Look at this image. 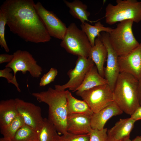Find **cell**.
Listing matches in <instances>:
<instances>
[{"label":"cell","mask_w":141,"mask_h":141,"mask_svg":"<svg viewBox=\"0 0 141 141\" xmlns=\"http://www.w3.org/2000/svg\"><path fill=\"white\" fill-rule=\"evenodd\" d=\"M80 26L81 30L86 34L92 47L94 45L95 39L101 32H104L109 33L113 29L111 28L104 26L100 21L95 23L94 26L86 22L81 24Z\"/></svg>","instance_id":"22"},{"label":"cell","mask_w":141,"mask_h":141,"mask_svg":"<svg viewBox=\"0 0 141 141\" xmlns=\"http://www.w3.org/2000/svg\"><path fill=\"white\" fill-rule=\"evenodd\" d=\"M33 0H6L0 7L10 31L26 42L45 43L51 38Z\"/></svg>","instance_id":"1"},{"label":"cell","mask_w":141,"mask_h":141,"mask_svg":"<svg viewBox=\"0 0 141 141\" xmlns=\"http://www.w3.org/2000/svg\"><path fill=\"white\" fill-rule=\"evenodd\" d=\"M133 22L131 20L120 22L109 33L110 43L118 57L128 54L139 44L133 33Z\"/></svg>","instance_id":"5"},{"label":"cell","mask_w":141,"mask_h":141,"mask_svg":"<svg viewBox=\"0 0 141 141\" xmlns=\"http://www.w3.org/2000/svg\"><path fill=\"white\" fill-rule=\"evenodd\" d=\"M7 24V20L4 13L0 9V45L2 48H3L7 52L10 51L7 44L5 38V30Z\"/></svg>","instance_id":"26"},{"label":"cell","mask_w":141,"mask_h":141,"mask_svg":"<svg viewBox=\"0 0 141 141\" xmlns=\"http://www.w3.org/2000/svg\"><path fill=\"white\" fill-rule=\"evenodd\" d=\"M132 141H141V136H137Z\"/></svg>","instance_id":"36"},{"label":"cell","mask_w":141,"mask_h":141,"mask_svg":"<svg viewBox=\"0 0 141 141\" xmlns=\"http://www.w3.org/2000/svg\"><path fill=\"white\" fill-rule=\"evenodd\" d=\"M107 131V128L101 130L92 129L89 134V141H108Z\"/></svg>","instance_id":"27"},{"label":"cell","mask_w":141,"mask_h":141,"mask_svg":"<svg viewBox=\"0 0 141 141\" xmlns=\"http://www.w3.org/2000/svg\"><path fill=\"white\" fill-rule=\"evenodd\" d=\"M107 56V50L101 40L100 34L95 39L94 45L91 49L88 57L92 61L99 74L103 78L104 65Z\"/></svg>","instance_id":"17"},{"label":"cell","mask_w":141,"mask_h":141,"mask_svg":"<svg viewBox=\"0 0 141 141\" xmlns=\"http://www.w3.org/2000/svg\"><path fill=\"white\" fill-rule=\"evenodd\" d=\"M64 2L69 8L70 14L75 18L79 20L81 24L86 21L91 23L93 22L88 19L90 13L87 10L86 5L79 0H75L72 2L64 0Z\"/></svg>","instance_id":"21"},{"label":"cell","mask_w":141,"mask_h":141,"mask_svg":"<svg viewBox=\"0 0 141 141\" xmlns=\"http://www.w3.org/2000/svg\"><path fill=\"white\" fill-rule=\"evenodd\" d=\"M91 116L80 114L68 115L67 130L71 134H89L92 130L91 125Z\"/></svg>","instance_id":"14"},{"label":"cell","mask_w":141,"mask_h":141,"mask_svg":"<svg viewBox=\"0 0 141 141\" xmlns=\"http://www.w3.org/2000/svg\"><path fill=\"white\" fill-rule=\"evenodd\" d=\"M66 96L68 115L80 114L90 116L93 115V112L84 100L75 98L68 90H66Z\"/></svg>","instance_id":"20"},{"label":"cell","mask_w":141,"mask_h":141,"mask_svg":"<svg viewBox=\"0 0 141 141\" xmlns=\"http://www.w3.org/2000/svg\"><path fill=\"white\" fill-rule=\"evenodd\" d=\"M123 112L113 101L91 116V125L92 129L101 130L104 128L107 121L112 117L122 114Z\"/></svg>","instance_id":"15"},{"label":"cell","mask_w":141,"mask_h":141,"mask_svg":"<svg viewBox=\"0 0 141 141\" xmlns=\"http://www.w3.org/2000/svg\"><path fill=\"white\" fill-rule=\"evenodd\" d=\"M138 81V95L139 104L141 105V77Z\"/></svg>","instance_id":"33"},{"label":"cell","mask_w":141,"mask_h":141,"mask_svg":"<svg viewBox=\"0 0 141 141\" xmlns=\"http://www.w3.org/2000/svg\"><path fill=\"white\" fill-rule=\"evenodd\" d=\"M0 141H12L10 138L3 137L0 139Z\"/></svg>","instance_id":"35"},{"label":"cell","mask_w":141,"mask_h":141,"mask_svg":"<svg viewBox=\"0 0 141 141\" xmlns=\"http://www.w3.org/2000/svg\"><path fill=\"white\" fill-rule=\"evenodd\" d=\"M108 141H114L108 137Z\"/></svg>","instance_id":"38"},{"label":"cell","mask_w":141,"mask_h":141,"mask_svg":"<svg viewBox=\"0 0 141 141\" xmlns=\"http://www.w3.org/2000/svg\"><path fill=\"white\" fill-rule=\"evenodd\" d=\"M38 15L51 37L62 40L67 27L52 11L48 10L38 2L34 5Z\"/></svg>","instance_id":"10"},{"label":"cell","mask_w":141,"mask_h":141,"mask_svg":"<svg viewBox=\"0 0 141 141\" xmlns=\"http://www.w3.org/2000/svg\"><path fill=\"white\" fill-rule=\"evenodd\" d=\"M60 43L61 46L73 55L88 58L91 45L85 33L74 23L67 27Z\"/></svg>","instance_id":"6"},{"label":"cell","mask_w":141,"mask_h":141,"mask_svg":"<svg viewBox=\"0 0 141 141\" xmlns=\"http://www.w3.org/2000/svg\"><path fill=\"white\" fill-rule=\"evenodd\" d=\"M116 4L109 3L105 9V22L113 25L118 22L131 20L141 21V1L136 0H117Z\"/></svg>","instance_id":"4"},{"label":"cell","mask_w":141,"mask_h":141,"mask_svg":"<svg viewBox=\"0 0 141 141\" xmlns=\"http://www.w3.org/2000/svg\"><path fill=\"white\" fill-rule=\"evenodd\" d=\"M101 40L107 51V65L104 69V77L113 91L120 73L118 62V56L110 43L108 33L104 32L100 33Z\"/></svg>","instance_id":"11"},{"label":"cell","mask_w":141,"mask_h":141,"mask_svg":"<svg viewBox=\"0 0 141 141\" xmlns=\"http://www.w3.org/2000/svg\"><path fill=\"white\" fill-rule=\"evenodd\" d=\"M61 141H89V134L78 135L68 133L60 136Z\"/></svg>","instance_id":"29"},{"label":"cell","mask_w":141,"mask_h":141,"mask_svg":"<svg viewBox=\"0 0 141 141\" xmlns=\"http://www.w3.org/2000/svg\"><path fill=\"white\" fill-rule=\"evenodd\" d=\"M53 123L48 119L43 118V124L39 132V141H52L58 134Z\"/></svg>","instance_id":"24"},{"label":"cell","mask_w":141,"mask_h":141,"mask_svg":"<svg viewBox=\"0 0 141 141\" xmlns=\"http://www.w3.org/2000/svg\"><path fill=\"white\" fill-rule=\"evenodd\" d=\"M120 72L130 74L138 80L141 77V42L128 54L118 57Z\"/></svg>","instance_id":"13"},{"label":"cell","mask_w":141,"mask_h":141,"mask_svg":"<svg viewBox=\"0 0 141 141\" xmlns=\"http://www.w3.org/2000/svg\"><path fill=\"white\" fill-rule=\"evenodd\" d=\"M13 55L14 57L13 59L5 67L10 68L13 71L14 78L11 83L14 84L18 91L20 92L21 90L16 78L17 72L21 71L23 74H25L28 71L32 77L38 78L42 74V69L28 51L19 50L14 52Z\"/></svg>","instance_id":"7"},{"label":"cell","mask_w":141,"mask_h":141,"mask_svg":"<svg viewBox=\"0 0 141 141\" xmlns=\"http://www.w3.org/2000/svg\"><path fill=\"white\" fill-rule=\"evenodd\" d=\"M57 70L54 68H51L49 71L44 74L41 78L39 83L40 86H44L53 82L58 74Z\"/></svg>","instance_id":"28"},{"label":"cell","mask_w":141,"mask_h":141,"mask_svg":"<svg viewBox=\"0 0 141 141\" xmlns=\"http://www.w3.org/2000/svg\"><path fill=\"white\" fill-rule=\"evenodd\" d=\"M122 141H132V140H131L130 139V138H128L127 139H126Z\"/></svg>","instance_id":"37"},{"label":"cell","mask_w":141,"mask_h":141,"mask_svg":"<svg viewBox=\"0 0 141 141\" xmlns=\"http://www.w3.org/2000/svg\"><path fill=\"white\" fill-rule=\"evenodd\" d=\"M108 83L107 80L99 74L94 65L87 72L83 83L76 90V94Z\"/></svg>","instance_id":"19"},{"label":"cell","mask_w":141,"mask_h":141,"mask_svg":"<svg viewBox=\"0 0 141 141\" xmlns=\"http://www.w3.org/2000/svg\"><path fill=\"white\" fill-rule=\"evenodd\" d=\"M39 102L48 106V119L54 125L57 131L62 135L67 134L66 90H59L49 87L46 91L32 93Z\"/></svg>","instance_id":"2"},{"label":"cell","mask_w":141,"mask_h":141,"mask_svg":"<svg viewBox=\"0 0 141 141\" xmlns=\"http://www.w3.org/2000/svg\"><path fill=\"white\" fill-rule=\"evenodd\" d=\"M138 83L133 76L120 73L113 91L114 101L123 112L131 115L140 105Z\"/></svg>","instance_id":"3"},{"label":"cell","mask_w":141,"mask_h":141,"mask_svg":"<svg viewBox=\"0 0 141 141\" xmlns=\"http://www.w3.org/2000/svg\"><path fill=\"white\" fill-rule=\"evenodd\" d=\"M25 124L23 118L18 115L5 127L0 129L3 137L11 139L17 131Z\"/></svg>","instance_id":"25"},{"label":"cell","mask_w":141,"mask_h":141,"mask_svg":"<svg viewBox=\"0 0 141 141\" xmlns=\"http://www.w3.org/2000/svg\"><path fill=\"white\" fill-rule=\"evenodd\" d=\"M15 99L19 115L23 118L25 125L39 133L43 122L40 108L19 98Z\"/></svg>","instance_id":"12"},{"label":"cell","mask_w":141,"mask_h":141,"mask_svg":"<svg viewBox=\"0 0 141 141\" xmlns=\"http://www.w3.org/2000/svg\"><path fill=\"white\" fill-rule=\"evenodd\" d=\"M12 69L9 67H5L3 69L0 70V77L5 78L8 83H11L14 78V75L10 72L12 71Z\"/></svg>","instance_id":"30"},{"label":"cell","mask_w":141,"mask_h":141,"mask_svg":"<svg viewBox=\"0 0 141 141\" xmlns=\"http://www.w3.org/2000/svg\"><path fill=\"white\" fill-rule=\"evenodd\" d=\"M136 121L131 117L120 119L113 127L108 130V137L114 141H122L130 138Z\"/></svg>","instance_id":"16"},{"label":"cell","mask_w":141,"mask_h":141,"mask_svg":"<svg viewBox=\"0 0 141 141\" xmlns=\"http://www.w3.org/2000/svg\"><path fill=\"white\" fill-rule=\"evenodd\" d=\"M52 141H61L60 136L58 134L55 137Z\"/></svg>","instance_id":"34"},{"label":"cell","mask_w":141,"mask_h":141,"mask_svg":"<svg viewBox=\"0 0 141 141\" xmlns=\"http://www.w3.org/2000/svg\"><path fill=\"white\" fill-rule=\"evenodd\" d=\"M19 115L16 101L13 99L0 102V128L7 126Z\"/></svg>","instance_id":"18"},{"label":"cell","mask_w":141,"mask_h":141,"mask_svg":"<svg viewBox=\"0 0 141 141\" xmlns=\"http://www.w3.org/2000/svg\"><path fill=\"white\" fill-rule=\"evenodd\" d=\"M14 57L13 54H2L0 55V64L4 63L10 62L13 59Z\"/></svg>","instance_id":"31"},{"label":"cell","mask_w":141,"mask_h":141,"mask_svg":"<svg viewBox=\"0 0 141 141\" xmlns=\"http://www.w3.org/2000/svg\"><path fill=\"white\" fill-rule=\"evenodd\" d=\"M78 57L75 67L67 72V74L69 78V81L63 85H55V89L59 90H65L68 89L75 92L81 85L87 72L95 64L89 57Z\"/></svg>","instance_id":"9"},{"label":"cell","mask_w":141,"mask_h":141,"mask_svg":"<svg viewBox=\"0 0 141 141\" xmlns=\"http://www.w3.org/2000/svg\"><path fill=\"white\" fill-rule=\"evenodd\" d=\"M131 118L135 121L141 120V105H140L131 115Z\"/></svg>","instance_id":"32"},{"label":"cell","mask_w":141,"mask_h":141,"mask_svg":"<svg viewBox=\"0 0 141 141\" xmlns=\"http://www.w3.org/2000/svg\"><path fill=\"white\" fill-rule=\"evenodd\" d=\"M11 139L12 141H39V133L25 125L17 131Z\"/></svg>","instance_id":"23"},{"label":"cell","mask_w":141,"mask_h":141,"mask_svg":"<svg viewBox=\"0 0 141 141\" xmlns=\"http://www.w3.org/2000/svg\"><path fill=\"white\" fill-rule=\"evenodd\" d=\"M97 113L114 101L113 91L108 84L98 86L76 94Z\"/></svg>","instance_id":"8"}]
</instances>
